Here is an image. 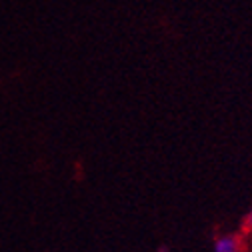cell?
<instances>
[{
  "label": "cell",
  "mask_w": 252,
  "mask_h": 252,
  "mask_svg": "<svg viewBox=\"0 0 252 252\" xmlns=\"http://www.w3.org/2000/svg\"><path fill=\"white\" fill-rule=\"evenodd\" d=\"M216 252H246V242L238 234H224L214 242Z\"/></svg>",
  "instance_id": "6da1fadb"
},
{
  "label": "cell",
  "mask_w": 252,
  "mask_h": 252,
  "mask_svg": "<svg viewBox=\"0 0 252 252\" xmlns=\"http://www.w3.org/2000/svg\"><path fill=\"white\" fill-rule=\"evenodd\" d=\"M242 228H244V232L252 230V210H250V212H248V216L244 218V224H242Z\"/></svg>",
  "instance_id": "7a4b0ae2"
}]
</instances>
